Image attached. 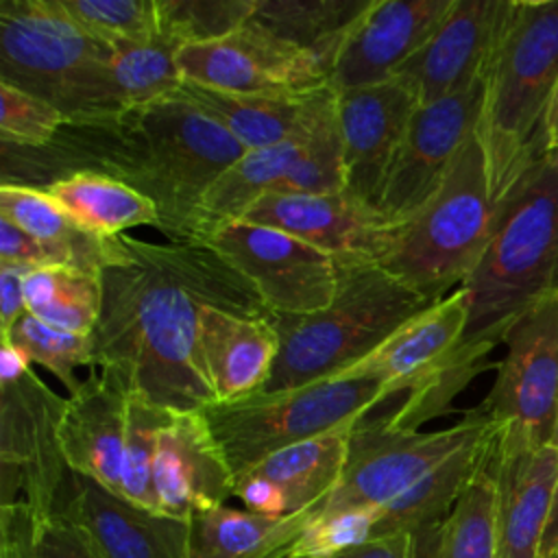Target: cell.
I'll use <instances>...</instances> for the list:
<instances>
[{
  "label": "cell",
  "instance_id": "obj_18",
  "mask_svg": "<svg viewBox=\"0 0 558 558\" xmlns=\"http://www.w3.org/2000/svg\"><path fill=\"white\" fill-rule=\"evenodd\" d=\"M451 7L453 0H368L338 41L329 85L340 92L390 81Z\"/></svg>",
  "mask_w": 558,
  "mask_h": 558
},
{
  "label": "cell",
  "instance_id": "obj_9",
  "mask_svg": "<svg viewBox=\"0 0 558 558\" xmlns=\"http://www.w3.org/2000/svg\"><path fill=\"white\" fill-rule=\"evenodd\" d=\"M381 405L384 388L377 377L342 375L211 403L203 414L235 480L264 458L351 427Z\"/></svg>",
  "mask_w": 558,
  "mask_h": 558
},
{
  "label": "cell",
  "instance_id": "obj_15",
  "mask_svg": "<svg viewBox=\"0 0 558 558\" xmlns=\"http://www.w3.org/2000/svg\"><path fill=\"white\" fill-rule=\"evenodd\" d=\"M482 105L484 78L414 109L379 196V211L392 225L410 220L438 190L458 153L475 135Z\"/></svg>",
  "mask_w": 558,
  "mask_h": 558
},
{
  "label": "cell",
  "instance_id": "obj_42",
  "mask_svg": "<svg viewBox=\"0 0 558 558\" xmlns=\"http://www.w3.org/2000/svg\"><path fill=\"white\" fill-rule=\"evenodd\" d=\"M377 510L353 508L318 514L296 541L290 558H333L375 536Z\"/></svg>",
  "mask_w": 558,
  "mask_h": 558
},
{
  "label": "cell",
  "instance_id": "obj_44",
  "mask_svg": "<svg viewBox=\"0 0 558 558\" xmlns=\"http://www.w3.org/2000/svg\"><path fill=\"white\" fill-rule=\"evenodd\" d=\"M24 275L17 268L0 266V333L7 336L26 314Z\"/></svg>",
  "mask_w": 558,
  "mask_h": 558
},
{
  "label": "cell",
  "instance_id": "obj_22",
  "mask_svg": "<svg viewBox=\"0 0 558 558\" xmlns=\"http://www.w3.org/2000/svg\"><path fill=\"white\" fill-rule=\"evenodd\" d=\"M351 427L264 458L233 480V497H240L246 510L266 517L318 512L342 477Z\"/></svg>",
  "mask_w": 558,
  "mask_h": 558
},
{
  "label": "cell",
  "instance_id": "obj_3",
  "mask_svg": "<svg viewBox=\"0 0 558 558\" xmlns=\"http://www.w3.org/2000/svg\"><path fill=\"white\" fill-rule=\"evenodd\" d=\"M460 288L469 305L462 344L486 362L523 314L558 299V174L549 155L499 201L495 233Z\"/></svg>",
  "mask_w": 558,
  "mask_h": 558
},
{
  "label": "cell",
  "instance_id": "obj_35",
  "mask_svg": "<svg viewBox=\"0 0 558 558\" xmlns=\"http://www.w3.org/2000/svg\"><path fill=\"white\" fill-rule=\"evenodd\" d=\"M0 558H96L61 514H39L17 499L0 508Z\"/></svg>",
  "mask_w": 558,
  "mask_h": 558
},
{
  "label": "cell",
  "instance_id": "obj_17",
  "mask_svg": "<svg viewBox=\"0 0 558 558\" xmlns=\"http://www.w3.org/2000/svg\"><path fill=\"white\" fill-rule=\"evenodd\" d=\"M240 220L286 231L333 259L379 262L397 235L377 207L349 192H275L259 198Z\"/></svg>",
  "mask_w": 558,
  "mask_h": 558
},
{
  "label": "cell",
  "instance_id": "obj_1",
  "mask_svg": "<svg viewBox=\"0 0 558 558\" xmlns=\"http://www.w3.org/2000/svg\"><path fill=\"white\" fill-rule=\"evenodd\" d=\"M131 259L102 270L94 366L172 412L216 403L198 320L209 305L268 316L255 288L207 244H153L122 233Z\"/></svg>",
  "mask_w": 558,
  "mask_h": 558
},
{
  "label": "cell",
  "instance_id": "obj_39",
  "mask_svg": "<svg viewBox=\"0 0 558 558\" xmlns=\"http://www.w3.org/2000/svg\"><path fill=\"white\" fill-rule=\"evenodd\" d=\"M172 410H163L142 397L140 392H129L126 412V445H124V480L122 497L157 512L150 473L157 447V436Z\"/></svg>",
  "mask_w": 558,
  "mask_h": 558
},
{
  "label": "cell",
  "instance_id": "obj_43",
  "mask_svg": "<svg viewBox=\"0 0 558 558\" xmlns=\"http://www.w3.org/2000/svg\"><path fill=\"white\" fill-rule=\"evenodd\" d=\"M0 266L33 272L48 266H61L54 255L33 235L0 216Z\"/></svg>",
  "mask_w": 558,
  "mask_h": 558
},
{
  "label": "cell",
  "instance_id": "obj_20",
  "mask_svg": "<svg viewBox=\"0 0 558 558\" xmlns=\"http://www.w3.org/2000/svg\"><path fill=\"white\" fill-rule=\"evenodd\" d=\"M416 107L412 94L395 78L336 92L344 192L379 209L388 168Z\"/></svg>",
  "mask_w": 558,
  "mask_h": 558
},
{
  "label": "cell",
  "instance_id": "obj_32",
  "mask_svg": "<svg viewBox=\"0 0 558 558\" xmlns=\"http://www.w3.org/2000/svg\"><path fill=\"white\" fill-rule=\"evenodd\" d=\"M28 314L41 323L70 331L92 333L102 305L100 275L72 266H48L24 275Z\"/></svg>",
  "mask_w": 558,
  "mask_h": 558
},
{
  "label": "cell",
  "instance_id": "obj_13",
  "mask_svg": "<svg viewBox=\"0 0 558 558\" xmlns=\"http://www.w3.org/2000/svg\"><path fill=\"white\" fill-rule=\"evenodd\" d=\"M201 244L214 248L255 288L268 314H312L336 294V259L275 227L227 220Z\"/></svg>",
  "mask_w": 558,
  "mask_h": 558
},
{
  "label": "cell",
  "instance_id": "obj_41",
  "mask_svg": "<svg viewBox=\"0 0 558 558\" xmlns=\"http://www.w3.org/2000/svg\"><path fill=\"white\" fill-rule=\"evenodd\" d=\"M63 113L44 98L0 81V144L41 148L63 129Z\"/></svg>",
  "mask_w": 558,
  "mask_h": 558
},
{
  "label": "cell",
  "instance_id": "obj_48",
  "mask_svg": "<svg viewBox=\"0 0 558 558\" xmlns=\"http://www.w3.org/2000/svg\"><path fill=\"white\" fill-rule=\"evenodd\" d=\"M549 161H551V166H554V170H556V174H558V146H554V148H549Z\"/></svg>",
  "mask_w": 558,
  "mask_h": 558
},
{
  "label": "cell",
  "instance_id": "obj_29",
  "mask_svg": "<svg viewBox=\"0 0 558 558\" xmlns=\"http://www.w3.org/2000/svg\"><path fill=\"white\" fill-rule=\"evenodd\" d=\"M307 135L310 133L283 140V142L272 144V146L253 148V150H246L240 159H235L214 181V185L207 190V194L203 198V205H201V222H203L201 242L218 225H222L227 220H240L259 198H264L266 194L277 192L279 185L283 183L286 174L290 172V168L299 159Z\"/></svg>",
  "mask_w": 558,
  "mask_h": 558
},
{
  "label": "cell",
  "instance_id": "obj_12",
  "mask_svg": "<svg viewBox=\"0 0 558 558\" xmlns=\"http://www.w3.org/2000/svg\"><path fill=\"white\" fill-rule=\"evenodd\" d=\"M504 344L493 388L477 408L497 425L499 447L551 445L558 421V299L523 314Z\"/></svg>",
  "mask_w": 558,
  "mask_h": 558
},
{
  "label": "cell",
  "instance_id": "obj_7",
  "mask_svg": "<svg viewBox=\"0 0 558 558\" xmlns=\"http://www.w3.org/2000/svg\"><path fill=\"white\" fill-rule=\"evenodd\" d=\"M113 46L81 28L59 0L0 2V81L57 107L65 122L118 113Z\"/></svg>",
  "mask_w": 558,
  "mask_h": 558
},
{
  "label": "cell",
  "instance_id": "obj_27",
  "mask_svg": "<svg viewBox=\"0 0 558 558\" xmlns=\"http://www.w3.org/2000/svg\"><path fill=\"white\" fill-rule=\"evenodd\" d=\"M0 216L33 235L61 266L102 275L131 259L122 235L107 238L85 229L44 190L0 185Z\"/></svg>",
  "mask_w": 558,
  "mask_h": 558
},
{
  "label": "cell",
  "instance_id": "obj_16",
  "mask_svg": "<svg viewBox=\"0 0 558 558\" xmlns=\"http://www.w3.org/2000/svg\"><path fill=\"white\" fill-rule=\"evenodd\" d=\"M54 512L96 558H190V521L137 506L78 473L70 471Z\"/></svg>",
  "mask_w": 558,
  "mask_h": 558
},
{
  "label": "cell",
  "instance_id": "obj_23",
  "mask_svg": "<svg viewBox=\"0 0 558 558\" xmlns=\"http://www.w3.org/2000/svg\"><path fill=\"white\" fill-rule=\"evenodd\" d=\"M92 368L81 388L68 397L59 445L72 473L122 495L129 390L116 375Z\"/></svg>",
  "mask_w": 558,
  "mask_h": 558
},
{
  "label": "cell",
  "instance_id": "obj_37",
  "mask_svg": "<svg viewBox=\"0 0 558 558\" xmlns=\"http://www.w3.org/2000/svg\"><path fill=\"white\" fill-rule=\"evenodd\" d=\"M2 340L20 349L31 364L48 368L70 395L81 388L76 375L78 366H94V342L92 333H70L54 329L39 318L26 314Z\"/></svg>",
  "mask_w": 558,
  "mask_h": 558
},
{
  "label": "cell",
  "instance_id": "obj_5",
  "mask_svg": "<svg viewBox=\"0 0 558 558\" xmlns=\"http://www.w3.org/2000/svg\"><path fill=\"white\" fill-rule=\"evenodd\" d=\"M331 303L303 316L268 314L279 353L264 390H286L340 377L373 355L429 301L371 259H336Z\"/></svg>",
  "mask_w": 558,
  "mask_h": 558
},
{
  "label": "cell",
  "instance_id": "obj_11",
  "mask_svg": "<svg viewBox=\"0 0 558 558\" xmlns=\"http://www.w3.org/2000/svg\"><path fill=\"white\" fill-rule=\"evenodd\" d=\"M68 399L52 392L28 357L2 340L0 351V466L2 506L17 490L35 512L52 514L70 475L59 445Z\"/></svg>",
  "mask_w": 558,
  "mask_h": 558
},
{
  "label": "cell",
  "instance_id": "obj_47",
  "mask_svg": "<svg viewBox=\"0 0 558 558\" xmlns=\"http://www.w3.org/2000/svg\"><path fill=\"white\" fill-rule=\"evenodd\" d=\"M547 144L549 148L558 146V87H556V96H554L549 120H547Z\"/></svg>",
  "mask_w": 558,
  "mask_h": 558
},
{
  "label": "cell",
  "instance_id": "obj_50",
  "mask_svg": "<svg viewBox=\"0 0 558 558\" xmlns=\"http://www.w3.org/2000/svg\"><path fill=\"white\" fill-rule=\"evenodd\" d=\"M549 558H558V556H549Z\"/></svg>",
  "mask_w": 558,
  "mask_h": 558
},
{
  "label": "cell",
  "instance_id": "obj_25",
  "mask_svg": "<svg viewBox=\"0 0 558 558\" xmlns=\"http://www.w3.org/2000/svg\"><path fill=\"white\" fill-rule=\"evenodd\" d=\"M177 94L211 116L246 150L310 133L336 105V89L331 85L307 94L266 96L222 92L183 81Z\"/></svg>",
  "mask_w": 558,
  "mask_h": 558
},
{
  "label": "cell",
  "instance_id": "obj_45",
  "mask_svg": "<svg viewBox=\"0 0 558 558\" xmlns=\"http://www.w3.org/2000/svg\"><path fill=\"white\" fill-rule=\"evenodd\" d=\"M333 558H418V536L416 532H399L371 538Z\"/></svg>",
  "mask_w": 558,
  "mask_h": 558
},
{
  "label": "cell",
  "instance_id": "obj_24",
  "mask_svg": "<svg viewBox=\"0 0 558 558\" xmlns=\"http://www.w3.org/2000/svg\"><path fill=\"white\" fill-rule=\"evenodd\" d=\"M488 466L497 490V558H541L558 488L556 447L508 449L493 442Z\"/></svg>",
  "mask_w": 558,
  "mask_h": 558
},
{
  "label": "cell",
  "instance_id": "obj_21",
  "mask_svg": "<svg viewBox=\"0 0 558 558\" xmlns=\"http://www.w3.org/2000/svg\"><path fill=\"white\" fill-rule=\"evenodd\" d=\"M150 484L157 512L183 521L233 497V473L203 410L168 414L157 436Z\"/></svg>",
  "mask_w": 558,
  "mask_h": 558
},
{
  "label": "cell",
  "instance_id": "obj_10",
  "mask_svg": "<svg viewBox=\"0 0 558 558\" xmlns=\"http://www.w3.org/2000/svg\"><path fill=\"white\" fill-rule=\"evenodd\" d=\"M495 427L480 408L436 432L392 427L386 414L375 410L349 429L342 477L314 517L353 508L379 510Z\"/></svg>",
  "mask_w": 558,
  "mask_h": 558
},
{
  "label": "cell",
  "instance_id": "obj_14",
  "mask_svg": "<svg viewBox=\"0 0 558 558\" xmlns=\"http://www.w3.org/2000/svg\"><path fill=\"white\" fill-rule=\"evenodd\" d=\"M177 65L183 81L235 94L292 96L329 85L327 59L251 20L227 37L183 46Z\"/></svg>",
  "mask_w": 558,
  "mask_h": 558
},
{
  "label": "cell",
  "instance_id": "obj_2",
  "mask_svg": "<svg viewBox=\"0 0 558 558\" xmlns=\"http://www.w3.org/2000/svg\"><path fill=\"white\" fill-rule=\"evenodd\" d=\"M246 148L211 116L174 94L148 107L65 122L41 148L0 144L2 185L44 190L74 172L118 179L159 214L170 244H198L201 205Z\"/></svg>",
  "mask_w": 558,
  "mask_h": 558
},
{
  "label": "cell",
  "instance_id": "obj_6",
  "mask_svg": "<svg viewBox=\"0 0 558 558\" xmlns=\"http://www.w3.org/2000/svg\"><path fill=\"white\" fill-rule=\"evenodd\" d=\"M486 155L473 135L438 190L403 225L377 262L418 296L438 303L477 268L497 227Z\"/></svg>",
  "mask_w": 558,
  "mask_h": 558
},
{
  "label": "cell",
  "instance_id": "obj_46",
  "mask_svg": "<svg viewBox=\"0 0 558 558\" xmlns=\"http://www.w3.org/2000/svg\"><path fill=\"white\" fill-rule=\"evenodd\" d=\"M551 445L558 451V421H556V429H554V438ZM558 549V488H556V497H554V508L549 514V523H547V532H545V541H543V549H541V558H549L554 556Z\"/></svg>",
  "mask_w": 558,
  "mask_h": 558
},
{
  "label": "cell",
  "instance_id": "obj_34",
  "mask_svg": "<svg viewBox=\"0 0 558 558\" xmlns=\"http://www.w3.org/2000/svg\"><path fill=\"white\" fill-rule=\"evenodd\" d=\"M177 52L179 48L159 35L146 44L124 41L113 46L111 76L122 111L155 105L179 92L183 76Z\"/></svg>",
  "mask_w": 558,
  "mask_h": 558
},
{
  "label": "cell",
  "instance_id": "obj_36",
  "mask_svg": "<svg viewBox=\"0 0 558 558\" xmlns=\"http://www.w3.org/2000/svg\"><path fill=\"white\" fill-rule=\"evenodd\" d=\"M159 37L174 48L214 41L242 28L255 0H157Z\"/></svg>",
  "mask_w": 558,
  "mask_h": 558
},
{
  "label": "cell",
  "instance_id": "obj_38",
  "mask_svg": "<svg viewBox=\"0 0 558 558\" xmlns=\"http://www.w3.org/2000/svg\"><path fill=\"white\" fill-rule=\"evenodd\" d=\"M63 11L94 37L116 44H146L159 35L157 0H59Z\"/></svg>",
  "mask_w": 558,
  "mask_h": 558
},
{
  "label": "cell",
  "instance_id": "obj_4",
  "mask_svg": "<svg viewBox=\"0 0 558 558\" xmlns=\"http://www.w3.org/2000/svg\"><path fill=\"white\" fill-rule=\"evenodd\" d=\"M558 87V0H510L484 72L477 140L499 203L549 153L547 120Z\"/></svg>",
  "mask_w": 558,
  "mask_h": 558
},
{
  "label": "cell",
  "instance_id": "obj_33",
  "mask_svg": "<svg viewBox=\"0 0 558 558\" xmlns=\"http://www.w3.org/2000/svg\"><path fill=\"white\" fill-rule=\"evenodd\" d=\"M366 4L368 0H255L251 22L320 54L331 68L342 33Z\"/></svg>",
  "mask_w": 558,
  "mask_h": 558
},
{
  "label": "cell",
  "instance_id": "obj_40",
  "mask_svg": "<svg viewBox=\"0 0 558 558\" xmlns=\"http://www.w3.org/2000/svg\"><path fill=\"white\" fill-rule=\"evenodd\" d=\"M344 190L342 140L336 105L305 137L303 150L277 192L329 194ZM275 194V192H272Z\"/></svg>",
  "mask_w": 558,
  "mask_h": 558
},
{
  "label": "cell",
  "instance_id": "obj_26",
  "mask_svg": "<svg viewBox=\"0 0 558 558\" xmlns=\"http://www.w3.org/2000/svg\"><path fill=\"white\" fill-rule=\"evenodd\" d=\"M198 342L216 403L266 388L279 353V338L268 316H246L209 305L201 312Z\"/></svg>",
  "mask_w": 558,
  "mask_h": 558
},
{
  "label": "cell",
  "instance_id": "obj_30",
  "mask_svg": "<svg viewBox=\"0 0 558 558\" xmlns=\"http://www.w3.org/2000/svg\"><path fill=\"white\" fill-rule=\"evenodd\" d=\"M44 192L78 225L98 235L118 238L142 225L159 229V214L150 198L98 172H74L50 183Z\"/></svg>",
  "mask_w": 558,
  "mask_h": 558
},
{
  "label": "cell",
  "instance_id": "obj_31",
  "mask_svg": "<svg viewBox=\"0 0 558 558\" xmlns=\"http://www.w3.org/2000/svg\"><path fill=\"white\" fill-rule=\"evenodd\" d=\"M495 514L497 490L486 460L451 512L440 523L416 532L418 558H497Z\"/></svg>",
  "mask_w": 558,
  "mask_h": 558
},
{
  "label": "cell",
  "instance_id": "obj_28",
  "mask_svg": "<svg viewBox=\"0 0 558 558\" xmlns=\"http://www.w3.org/2000/svg\"><path fill=\"white\" fill-rule=\"evenodd\" d=\"M316 512L266 517L218 506L190 519V558H290Z\"/></svg>",
  "mask_w": 558,
  "mask_h": 558
},
{
  "label": "cell",
  "instance_id": "obj_8",
  "mask_svg": "<svg viewBox=\"0 0 558 558\" xmlns=\"http://www.w3.org/2000/svg\"><path fill=\"white\" fill-rule=\"evenodd\" d=\"M466 316V294L458 288L401 325L373 355L344 375L377 377L388 423L399 429H418L449 414L451 401L488 368L486 360L475 357L462 344Z\"/></svg>",
  "mask_w": 558,
  "mask_h": 558
},
{
  "label": "cell",
  "instance_id": "obj_19",
  "mask_svg": "<svg viewBox=\"0 0 558 558\" xmlns=\"http://www.w3.org/2000/svg\"><path fill=\"white\" fill-rule=\"evenodd\" d=\"M510 0H453L434 35L395 72L416 105L458 94L484 78Z\"/></svg>",
  "mask_w": 558,
  "mask_h": 558
},
{
  "label": "cell",
  "instance_id": "obj_49",
  "mask_svg": "<svg viewBox=\"0 0 558 558\" xmlns=\"http://www.w3.org/2000/svg\"><path fill=\"white\" fill-rule=\"evenodd\" d=\"M554 556H558V549H556V554H554Z\"/></svg>",
  "mask_w": 558,
  "mask_h": 558
}]
</instances>
